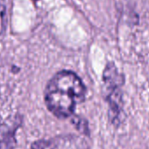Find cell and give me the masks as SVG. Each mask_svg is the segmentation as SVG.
Masks as SVG:
<instances>
[{"label": "cell", "mask_w": 149, "mask_h": 149, "mask_svg": "<svg viewBox=\"0 0 149 149\" xmlns=\"http://www.w3.org/2000/svg\"><path fill=\"white\" fill-rule=\"evenodd\" d=\"M86 98V87L79 76L71 71L57 72L47 83L45 102L48 110L59 119L72 115L77 105Z\"/></svg>", "instance_id": "6da1fadb"}, {"label": "cell", "mask_w": 149, "mask_h": 149, "mask_svg": "<svg viewBox=\"0 0 149 149\" xmlns=\"http://www.w3.org/2000/svg\"><path fill=\"white\" fill-rule=\"evenodd\" d=\"M50 149H89V144L84 137L64 135L55 138L50 144Z\"/></svg>", "instance_id": "7a4b0ae2"}, {"label": "cell", "mask_w": 149, "mask_h": 149, "mask_svg": "<svg viewBox=\"0 0 149 149\" xmlns=\"http://www.w3.org/2000/svg\"><path fill=\"white\" fill-rule=\"evenodd\" d=\"M103 79L107 90V94L120 91V87L124 82L122 75L118 72L116 66L113 63H109L107 65L103 74Z\"/></svg>", "instance_id": "3957f363"}, {"label": "cell", "mask_w": 149, "mask_h": 149, "mask_svg": "<svg viewBox=\"0 0 149 149\" xmlns=\"http://www.w3.org/2000/svg\"><path fill=\"white\" fill-rule=\"evenodd\" d=\"M73 124L75 125V127L78 128V130H79L81 133L86 134L88 133V127H87V123L86 120H82L81 118H75L73 120Z\"/></svg>", "instance_id": "277c9868"}]
</instances>
